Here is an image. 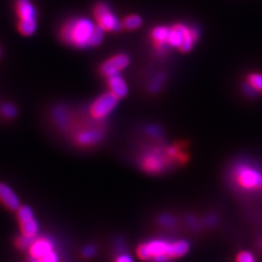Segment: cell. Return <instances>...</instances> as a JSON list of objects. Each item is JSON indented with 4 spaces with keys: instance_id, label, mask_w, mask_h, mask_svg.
<instances>
[{
    "instance_id": "obj_1",
    "label": "cell",
    "mask_w": 262,
    "mask_h": 262,
    "mask_svg": "<svg viewBox=\"0 0 262 262\" xmlns=\"http://www.w3.org/2000/svg\"><path fill=\"white\" fill-rule=\"evenodd\" d=\"M106 31L87 18H72L67 20L60 30L63 42L77 49L99 46Z\"/></svg>"
},
{
    "instance_id": "obj_2",
    "label": "cell",
    "mask_w": 262,
    "mask_h": 262,
    "mask_svg": "<svg viewBox=\"0 0 262 262\" xmlns=\"http://www.w3.org/2000/svg\"><path fill=\"white\" fill-rule=\"evenodd\" d=\"M189 250L190 245L187 241L171 243L158 239L140 245L137 249V255L143 261L152 260L153 262H168L171 259L185 256Z\"/></svg>"
},
{
    "instance_id": "obj_3",
    "label": "cell",
    "mask_w": 262,
    "mask_h": 262,
    "mask_svg": "<svg viewBox=\"0 0 262 262\" xmlns=\"http://www.w3.org/2000/svg\"><path fill=\"white\" fill-rule=\"evenodd\" d=\"M198 31L196 27H190L184 23H177L170 26L167 46L180 49L184 53L192 51L198 39Z\"/></svg>"
},
{
    "instance_id": "obj_4",
    "label": "cell",
    "mask_w": 262,
    "mask_h": 262,
    "mask_svg": "<svg viewBox=\"0 0 262 262\" xmlns=\"http://www.w3.org/2000/svg\"><path fill=\"white\" fill-rule=\"evenodd\" d=\"M236 183L246 191H259L262 189V172L257 167L247 164H237L233 169Z\"/></svg>"
},
{
    "instance_id": "obj_5",
    "label": "cell",
    "mask_w": 262,
    "mask_h": 262,
    "mask_svg": "<svg viewBox=\"0 0 262 262\" xmlns=\"http://www.w3.org/2000/svg\"><path fill=\"white\" fill-rule=\"evenodd\" d=\"M173 149H152L145 152L141 156V166L149 173H160L168 165V157L173 154Z\"/></svg>"
},
{
    "instance_id": "obj_6",
    "label": "cell",
    "mask_w": 262,
    "mask_h": 262,
    "mask_svg": "<svg viewBox=\"0 0 262 262\" xmlns=\"http://www.w3.org/2000/svg\"><path fill=\"white\" fill-rule=\"evenodd\" d=\"M93 16L96 23L105 31L119 32L124 28L123 22L117 18L107 3H97L93 8Z\"/></svg>"
},
{
    "instance_id": "obj_7",
    "label": "cell",
    "mask_w": 262,
    "mask_h": 262,
    "mask_svg": "<svg viewBox=\"0 0 262 262\" xmlns=\"http://www.w3.org/2000/svg\"><path fill=\"white\" fill-rule=\"evenodd\" d=\"M118 102L119 98L111 91L98 96L89 107L90 118L95 122L104 120L117 107Z\"/></svg>"
},
{
    "instance_id": "obj_8",
    "label": "cell",
    "mask_w": 262,
    "mask_h": 262,
    "mask_svg": "<svg viewBox=\"0 0 262 262\" xmlns=\"http://www.w3.org/2000/svg\"><path fill=\"white\" fill-rule=\"evenodd\" d=\"M104 136L103 129L95 126L82 127L75 132L73 136L74 142L81 147H91L99 143Z\"/></svg>"
},
{
    "instance_id": "obj_9",
    "label": "cell",
    "mask_w": 262,
    "mask_h": 262,
    "mask_svg": "<svg viewBox=\"0 0 262 262\" xmlns=\"http://www.w3.org/2000/svg\"><path fill=\"white\" fill-rule=\"evenodd\" d=\"M130 58L128 55L125 54H119L116 56H113L106 60L100 67L99 72L104 77L108 78L113 75L120 74L122 70L127 68L130 65Z\"/></svg>"
},
{
    "instance_id": "obj_10",
    "label": "cell",
    "mask_w": 262,
    "mask_h": 262,
    "mask_svg": "<svg viewBox=\"0 0 262 262\" xmlns=\"http://www.w3.org/2000/svg\"><path fill=\"white\" fill-rule=\"evenodd\" d=\"M15 10L18 23H37V11L31 0H16Z\"/></svg>"
},
{
    "instance_id": "obj_11",
    "label": "cell",
    "mask_w": 262,
    "mask_h": 262,
    "mask_svg": "<svg viewBox=\"0 0 262 262\" xmlns=\"http://www.w3.org/2000/svg\"><path fill=\"white\" fill-rule=\"evenodd\" d=\"M29 255L32 260L38 261L48 253L54 251V244L53 242L45 237L37 238L33 240L32 244L29 247Z\"/></svg>"
},
{
    "instance_id": "obj_12",
    "label": "cell",
    "mask_w": 262,
    "mask_h": 262,
    "mask_svg": "<svg viewBox=\"0 0 262 262\" xmlns=\"http://www.w3.org/2000/svg\"><path fill=\"white\" fill-rule=\"evenodd\" d=\"M0 201L11 211H18L21 207V202L15 192L6 184L0 183Z\"/></svg>"
},
{
    "instance_id": "obj_13",
    "label": "cell",
    "mask_w": 262,
    "mask_h": 262,
    "mask_svg": "<svg viewBox=\"0 0 262 262\" xmlns=\"http://www.w3.org/2000/svg\"><path fill=\"white\" fill-rule=\"evenodd\" d=\"M107 85L109 87V91L114 93L119 99L127 96L129 92L128 85L125 79L120 75H113L107 78Z\"/></svg>"
},
{
    "instance_id": "obj_14",
    "label": "cell",
    "mask_w": 262,
    "mask_h": 262,
    "mask_svg": "<svg viewBox=\"0 0 262 262\" xmlns=\"http://www.w3.org/2000/svg\"><path fill=\"white\" fill-rule=\"evenodd\" d=\"M170 26H164V25H159L155 26L151 33L152 39L154 42L155 46L157 49H166L167 46V38L169 34Z\"/></svg>"
},
{
    "instance_id": "obj_15",
    "label": "cell",
    "mask_w": 262,
    "mask_h": 262,
    "mask_svg": "<svg viewBox=\"0 0 262 262\" xmlns=\"http://www.w3.org/2000/svg\"><path fill=\"white\" fill-rule=\"evenodd\" d=\"M54 119L57 123V125L63 129L66 130L70 128L71 125V116L69 114V112L66 110L65 107L63 106H58L55 110H54Z\"/></svg>"
},
{
    "instance_id": "obj_16",
    "label": "cell",
    "mask_w": 262,
    "mask_h": 262,
    "mask_svg": "<svg viewBox=\"0 0 262 262\" xmlns=\"http://www.w3.org/2000/svg\"><path fill=\"white\" fill-rule=\"evenodd\" d=\"M20 225H21V231L22 235L30 237V238H35L39 230V225L34 218L26 221L20 222Z\"/></svg>"
},
{
    "instance_id": "obj_17",
    "label": "cell",
    "mask_w": 262,
    "mask_h": 262,
    "mask_svg": "<svg viewBox=\"0 0 262 262\" xmlns=\"http://www.w3.org/2000/svg\"><path fill=\"white\" fill-rule=\"evenodd\" d=\"M123 26L124 28L128 29V30H134L139 28L142 25V18L138 15H130L128 17H126L123 21Z\"/></svg>"
},
{
    "instance_id": "obj_18",
    "label": "cell",
    "mask_w": 262,
    "mask_h": 262,
    "mask_svg": "<svg viewBox=\"0 0 262 262\" xmlns=\"http://www.w3.org/2000/svg\"><path fill=\"white\" fill-rule=\"evenodd\" d=\"M17 217L20 222L26 221L28 219H31L34 218L33 211L28 206H21L19 210L17 211Z\"/></svg>"
},
{
    "instance_id": "obj_19",
    "label": "cell",
    "mask_w": 262,
    "mask_h": 262,
    "mask_svg": "<svg viewBox=\"0 0 262 262\" xmlns=\"http://www.w3.org/2000/svg\"><path fill=\"white\" fill-rule=\"evenodd\" d=\"M249 84L259 92L262 91V74L261 73H252L248 76Z\"/></svg>"
},
{
    "instance_id": "obj_20",
    "label": "cell",
    "mask_w": 262,
    "mask_h": 262,
    "mask_svg": "<svg viewBox=\"0 0 262 262\" xmlns=\"http://www.w3.org/2000/svg\"><path fill=\"white\" fill-rule=\"evenodd\" d=\"M1 115L5 119H13L17 116V108L12 103H5L1 107Z\"/></svg>"
},
{
    "instance_id": "obj_21",
    "label": "cell",
    "mask_w": 262,
    "mask_h": 262,
    "mask_svg": "<svg viewBox=\"0 0 262 262\" xmlns=\"http://www.w3.org/2000/svg\"><path fill=\"white\" fill-rule=\"evenodd\" d=\"M164 80H165V76H164L163 73H159V74H157V75L153 78V80L152 81V83H151V85H150V89H151V91L153 92V93L159 91L160 88H161L162 86H163Z\"/></svg>"
},
{
    "instance_id": "obj_22",
    "label": "cell",
    "mask_w": 262,
    "mask_h": 262,
    "mask_svg": "<svg viewBox=\"0 0 262 262\" xmlns=\"http://www.w3.org/2000/svg\"><path fill=\"white\" fill-rule=\"evenodd\" d=\"M34 238H30L24 235H21L17 238L16 240V246L20 249V250H25V249H29L30 245L32 244Z\"/></svg>"
},
{
    "instance_id": "obj_23",
    "label": "cell",
    "mask_w": 262,
    "mask_h": 262,
    "mask_svg": "<svg viewBox=\"0 0 262 262\" xmlns=\"http://www.w3.org/2000/svg\"><path fill=\"white\" fill-rule=\"evenodd\" d=\"M159 223L165 227H172L175 225V218L170 215H162L158 218Z\"/></svg>"
},
{
    "instance_id": "obj_24",
    "label": "cell",
    "mask_w": 262,
    "mask_h": 262,
    "mask_svg": "<svg viewBox=\"0 0 262 262\" xmlns=\"http://www.w3.org/2000/svg\"><path fill=\"white\" fill-rule=\"evenodd\" d=\"M38 262H59V257L57 255V253L55 251H52L50 253H48L47 255H45L44 257H42L41 259H39Z\"/></svg>"
},
{
    "instance_id": "obj_25",
    "label": "cell",
    "mask_w": 262,
    "mask_h": 262,
    "mask_svg": "<svg viewBox=\"0 0 262 262\" xmlns=\"http://www.w3.org/2000/svg\"><path fill=\"white\" fill-rule=\"evenodd\" d=\"M237 262H255V258L249 252H242L237 257Z\"/></svg>"
},
{
    "instance_id": "obj_26",
    "label": "cell",
    "mask_w": 262,
    "mask_h": 262,
    "mask_svg": "<svg viewBox=\"0 0 262 262\" xmlns=\"http://www.w3.org/2000/svg\"><path fill=\"white\" fill-rule=\"evenodd\" d=\"M94 254H95V248L92 246H87L83 251V256L87 259L92 258L94 256Z\"/></svg>"
},
{
    "instance_id": "obj_27",
    "label": "cell",
    "mask_w": 262,
    "mask_h": 262,
    "mask_svg": "<svg viewBox=\"0 0 262 262\" xmlns=\"http://www.w3.org/2000/svg\"><path fill=\"white\" fill-rule=\"evenodd\" d=\"M134 262L132 258L129 255H121L117 258L116 262Z\"/></svg>"
},
{
    "instance_id": "obj_28",
    "label": "cell",
    "mask_w": 262,
    "mask_h": 262,
    "mask_svg": "<svg viewBox=\"0 0 262 262\" xmlns=\"http://www.w3.org/2000/svg\"><path fill=\"white\" fill-rule=\"evenodd\" d=\"M245 92L247 93V94H249V95H255V94H257V90L248 83L247 85H245Z\"/></svg>"
},
{
    "instance_id": "obj_29",
    "label": "cell",
    "mask_w": 262,
    "mask_h": 262,
    "mask_svg": "<svg viewBox=\"0 0 262 262\" xmlns=\"http://www.w3.org/2000/svg\"><path fill=\"white\" fill-rule=\"evenodd\" d=\"M147 132L151 135H153V136H159L160 135V131L157 127H150L148 128Z\"/></svg>"
},
{
    "instance_id": "obj_30",
    "label": "cell",
    "mask_w": 262,
    "mask_h": 262,
    "mask_svg": "<svg viewBox=\"0 0 262 262\" xmlns=\"http://www.w3.org/2000/svg\"><path fill=\"white\" fill-rule=\"evenodd\" d=\"M216 221H217V218H216L215 216H210V217H208V218H207V223H208L209 225H213Z\"/></svg>"
},
{
    "instance_id": "obj_31",
    "label": "cell",
    "mask_w": 262,
    "mask_h": 262,
    "mask_svg": "<svg viewBox=\"0 0 262 262\" xmlns=\"http://www.w3.org/2000/svg\"><path fill=\"white\" fill-rule=\"evenodd\" d=\"M38 262L37 261H35V260H32V262Z\"/></svg>"
},
{
    "instance_id": "obj_32",
    "label": "cell",
    "mask_w": 262,
    "mask_h": 262,
    "mask_svg": "<svg viewBox=\"0 0 262 262\" xmlns=\"http://www.w3.org/2000/svg\"><path fill=\"white\" fill-rule=\"evenodd\" d=\"M0 55H1V50H0Z\"/></svg>"
}]
</instances>
